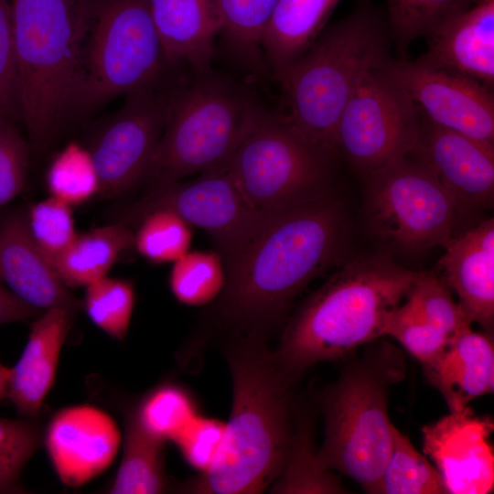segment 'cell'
Returning a JSON list of instances; mask_svg holds the SVG:
<instances>
[{"instance_id": "obj_5", "label": "cell", "mask_w": 494, "mask_h": 494, "mask_svg": "<svg viewBox=\"0 0 494 494\" xmlns=\"http://www.w3.org/2000/svg\"><path fill=\"white\" fill-rule=\"evenodd\" d=\"M96 1L8 0L21 120L38 150L49 145L74 110Z\"/></svg>"}, {"instance_id": "obj_4", "label": "cell", "mask_w": 494, "mask_h": 494, "mask_svg": "<svg viewBox=\"0 0 494 494\" xmlns=\"http://www.w3.org/2000/svg\"><path fill=\"white\" fill-rule=\"evenodd\" d=\"M391 38L386 16L370 0H360L287 70L279 81L287 107L283 117L304 140L337 154L341 113L366 74L390 56Z\"/></svg>"}, {"instance_id": "obj_24", "label": "cell", "mask_w": 494, "mask_h": 494, "mask_svg": "<svg viewBox=\"0 0 494 494\" xmlns=\"http://www.w3.org/2000/svg\"><path fill=\"white\" fill-rule=\"evenodd\" d=\"M339 0H278L261 48L267 70L280 81L322 32Z\"/></svg>"}, {"instance_id": "obj_31", "label": "cell", "mask_w": 494, "mask_h": 494, "mask_svg": "<svg viewBox=\"0 0 494 494\" xmlns=\"http://www.w3.org/2000/svg\"><path fill=\"white\" fill-rule=\"evenodd\" d=\"M443 493L447 492L438 469L393 425L392 448L382 472L380 494Z\"/></svg>"}, {"instance_id": "obj_6", "label": "cell", "mask_w": 494, "mask_h": 494, "mask_svg": "<svg viewBox=\"0 0 494 494\" xmlns=\"http://www.w3.org/2000/svg\"><path fill=\"white\" fill-rule=\"evenodd\" d=\"M405 373L403 353L382 342L349 360L321 396L325 436L318 459L368 493L381 492L394 425L388 414L389 391Z\"/></svg>"}, {"instance_id": "obj_12", "label": "cell", "mask_w": 494, "mask_h": 494, "mask_svg": "<svg viewBox=\"0 0 494 494\" xmlns=\"http://www.w3.org/2000/svg\"><path fill=\"white\" fill-rule=\"evenodd\" d=\"M421 125L422 113L412 99L373 70L361 80L341 113L335 149L365 177L410 155Z\"/></svg>"}, {"instance_id": "obj_9", "label": "cell", "mask_w": 494, "mask_h": 494, "mask_svg": "<svg viewBox=\"0 0 494 494\" xmlns=\"http://www.w3.org/2000/svg\"><path fill=\"white\" fill-rule=\"evenodd\" d=\"M338 156L310 145L269 113L242 139L227 170L246 200L271 214L328 190Z\"/></svg>"}, {"instance_id": "obj_29", "label": "cell", "mask_w": 494, "mask_h": 494, "mask_svg": "<svg viewBox=\"0 0 494 494\" xmlns=\"http://www.w3.org/2000/svg\"><path fill=\"white\" fill-rule=\"evenodd\" d=\"M274 493H344L340 481L320 463L313 444L311 421L295 418L294 436L283 472L273 484Z\"/></svg>"}, {"instance_id": "obj_26", "label": "cell", "mask_w": 494, "mask_h": 494, "mask_svg": "<svg viewBox=\"0 0 494 494\" xmlns=\"http://www.w3.org/2000/svg\"><path fill=\"white\" fill-rule=\"evenodd\" d=\"M165 443L145 432L131 410L125 417L123 456L109 492L156 494L166 489Z\"/></svg>"}, {"instance_id": "obj_19", "label": "cell", "mask_w": 494, "mask_h": 494, "mask_svg": "<svg viewBox=\"0 0 494 494\" xmlns=\"http://www.w3.org/2000/svg\"><path fill=\"white\" fill-rule=\"evenodd\" d=\"M438 261L441 279L471 323L490 333L494 322V220L450 238Z\"/></svg>"}, {"instance_id": "obj_22", "label": "cell", "mask_w": 494, "mask_h": 494, "mask_svg": "<svg viewBox=\"0 0 494 494\" xmlns=\"http://www.w3.org/2000/svg\"><path fill=\"white\" fill-rule=\"evenodd\" d=\"M423 368L450 412L462 411L475 398L493 393L494 345L490 333L466 327Z\"/></svg>"}, {"instance_id": "obj_16", "label": "cell", "mask_w": 494, "mask_h": 494, "mask_svg": "<svg viewBox=\"0 0 494 494\" xmlns=\"http://www.w3.org/2000/svg\"><path fill=\"white\" fill-rule=\"evenodd\" d=\"M493 423L469 406L423 428L424 451L435 461L447 493L485 494L493 489Z\"/></svg>"}, {"instance_id": "obj_43", "label": "cell", "mask_w": 494, "mask_h": 494, "mask_svg": "<svg viewBox=\"0 0 494 494\" xmlns=\"http://www.w3.org/2000/svg\"><path fill=\"white\" fill-rule=\"evenodd\" d=\"M42 312L24 303L0 282V325L27 321Z\"/></svg>"}, {"instance_id": "obj_38", "label": "cell", "mask_w": 494, "mask_h": 494, "mask_svg": "<svg viewBox=\"0 0 494 494\" xmlns=\"http://www.w3.org/2000/svg\"><path fill=\"white\" fill-rule=\"evenodd\" d=\"M383 336L395 339L422 365L435 359L448 343V339L429 324L408 296L389 313Z\"/></svg>"}, {"instance_id": "obj_20", "label": "cell", "mask_w": 494, "mask_h": 494, "mask_svg": "<svg viewBox=\"0 0 494 494\" xmlns=\"http://www.w3.org/2000/svg\"><path fill=\"white\" fill-rule=\"evenodd\" d=\"M428 38L426 53L416 60L493 88L494 0H479Z\"/></svg>"}, {"instance_id": "obj_39", "label": "cell", "mask_w": 494, "mask_h": 494, "mask_svg": "<svg viewBox=\"0 0 494 494\" xmlns=\"http://www.w3.org/2000/svg\"><path fill=\"white\" fill-rule=\"evenodd\" d=\"M27 220L34 242L51 264L77 235L71 206L53 197L31 205Z\"/></svg>"}, {"instance_id": "obj_2", "label": "cell", "mask_w": 494, "mask_h": 494, "mask_svg": "<svg viewBox=\"0 0 494 494\" xmlns=\"http://www.w3.org/2000/svg\"><path fill=\"white\" fill-rule=\"evenodd\" d=\"M223 352L232 381V405L215 464L183 484L201 494L263 492L285 466L295 430L293 388L266 339L232 336Z\"/></svg>"}, {"instance_id": "obj_44", "label": "cell", "mask_w": 494, "mask_h": 494, "mask_svg": "<svg viewBox=\"0 0 494 494\" xmlns=\"http://www.w3.org/2000/svg\"><path fill=\"white\" fill-rule=\"evenodd\" d=\"M11 377V368H7L0 361V401L7 397Z\"/></svg>"}, {"instance_id": "obj_10", "label": "cell", "mask_w": 494, "mask_h": 494, "mask_svg": "<svg viewBox=\"0 0 494 494\" xmlns=\"http://www.w3.org/2000/svg\"><path fill=\"white\" fill-rule=\"evenodd\" d=\"M371 232L394 250L421 252L451 238L456 203L435 174L412 154L364 177Z\"/></svg>"}, {"instance_id": "obj_27", "label": "cell", "mask_w": 494, "mask_h": 494, "mask_svg": "<svg viewBox=\"0 0 494 494\" xmlns=\"http://www.w3.org/2000/svg\"><path fill=\"white\" fill-rule=\"evenodd\" d=\"M278 0H218L220 33L232 56L253 72L267 70L261 41Z\"/></svg>"}, {"instance_id": "obj_35", "label": "cell", "mask_w": 494, "mask_h": 494, "mask_svg": "<svg viewBox=\"0 0 494 494\" xmlns=\"http://www.w3.org/2000/svg\"><path fill=\"white\" fill-rule=\"evenodd\" d=\"M134 232V249L153 263H174L191 244V226L176 213L157 209L145 215Z\"/></svg>"}, {"instance_id": "obj_28", "label": "cell", "mask_w": 494, "mask_h": 494, "mask_svg": "<svg viewBox=\"0 0 494 494\" xmlns=\"http://www.w3.org/2000/svg\"><path fill=\"white\" fill-rule=\"evenodd\" d=\"M194 395L181 384L164 381L150 389L131 410L140 427L166 443L180 435L199 414Z\"/></svg>"}, {"instance_id": "obj_33", "label": "cell", "mask_w": 494, "mask_h": 494, "mask_svg": "<svg viewBox=\"0 0 494 494\" xmlns=\"http://www.w3.org/2000/svg\"><path fill=\"white\" fill-rule=\"evenodd\" d=\"M46 184L50 197L71 207L98 195L100 180L88 148L77 142L65 145L51 160Z\"/></svg>"}, {"instance_id": "obj_17", "label": "cell", "mask_w": 494, "mask_h": 494, "mask_svg": "<svg viewBox=\"0 0 494 494\" xmlns=\"http://www.w3.org/2000/svg\"><path fill=\"white\" fill-rule=\"evenodd\" d=\"M411 154L435 174L456 209L492 204L494 145L442 127L422 114L420 134Z\"/></svg>"}, {"instance_id": "obj_18", "label": "cell", "mask_w": 494, "mask_h": 494, "mask_svg": "<svg viewBox=\"0 0 494 494\" xmlns=\"http://www.w3.org/2000/svg\"><path fill=\"white\" fill-rule=\"evenodd\" d=\"M0 282L32 307L64 308L74 316L81 309L51 263L34 242L27 210L0 211Z\"/></svg>"}, {"instance_id": "obj_30", "label": "cell", "mask_w": 494, "mask_h": 494, "mask_svg": "<svg viewBox=\"0 0 494 494\" xmlns=\"http://www.w3.org/2000/svg\"><path fill=\"white\" fill-rule=\"evenodd\" d=\"M392 38L403 51L416 38L429 37L479 0H385Z\"/></svg>"}, {"instance_id": "obj_42", "label": "cell", "mask_w": 494, "mask_h": 494, "mask_svg": "<svg viewBox=\"0 0 494 494\" xmlns=\"http://www.w3.org/2000/svg\"><path fill=\"white\" fill-rule=\"evenodd\" d=\"M0 117L21 119L20 90L11 11L0 0Z\"/></svg>"}, {"instance_id": "obj_11", "label": "cell", "mask_w": 494, "mask_h": 494, "mask_svg": "<svg viewBox=\"0 0 494 494\" xmlns=\"http://www.w3.org/2000/svg\"><path fill=\"white\" fill-rule=\"evenodd\" d=\"M157 209L172 211L190 226L207 231L218 245L225 267L242 253L268 215L246 200L223 168L191 181L149 185L143 198L118 212L114 222L132 229L145 215Z\"/></svg>"}, {"instance_id": "obj_3", "label": "cell", "mask_w": 494, "mask_h": 494, "mask_svg": "<svg viewBox=\"0 0 494 494\" xmlns=\"http://www.w3.org/2000/svg\"><path fill=\"white\" fill-rule=\"evenodd\" d=\"M416 274L387 253L346 263L285 325L272 351L279 370L296 382L310 367L343 360L383 337L389 313L405 300Z\"/></svg>"}, {"instance_id": "obj_15", "label": "cell", "mask_w": 494, "mask_h": 494, "mask_svg": "<svg viewBox=\"0 0 494 494\" xmlns=\"http://www.w3.org/2000/svg\"><path fill=\"white\" fill-rule=\"evenodd\" d=\"M43 437L57 476L71 488L85 485L104 472L115 459L122 443L113 417L89 404L58 411Z\"/></svg>"}, {"instance_id": "obj_14", "label": "cell", "mask_w": 494, "mask_h": 494, "mask_svg": "<svg viewBox=\"0 0 494 494\" xmlns=\"http://www.w3.org/2000/svg\"><path fill=\"white\" fill-rule=\"evenodd\" d=\"M374 70L403 90L430 122L494 145L492 89L454 71L391 56Z\"/></svg>"}, {"instance_id": "obj_36", "label": "cell", "mask_w": 494, "mask_h": 494, "mask_svg": "<svg viewBox=\"0 0 494 494\" xmlns=\"http://www.w3.org/2000/svg\"><path fill=\"white\" fill-rule=\"evenodd\" d=\"M407 296L448 342L460 330L472 324L454 299L452 290L434 273L417 272Z\"/></svg>"}, {"instance_id": "obj_13", "label": "cell", "mask_w": 494, "mask_h": 494, "mask_svg": "<svg viewBox=\"0 0 494 494\" xmlns=\"http://www.w3.org/2000/svg\"><path fill=\"white\" fill-rule=\"evenodd\" d=\"M168 95L144 89L126 95L116 113L93 132L89 145L100 196L121 197L144 184L163 133Z\"/></svg>"}, {"instance_id": "obj_8", "label": "cell", "mask_w": 494, "mask_h": 494, "mask_svg": "<svg viewBox=\"0 0 494 494\" xmlns=\"http://www.w3.org/2000/svg\"><path fill=\"white\" fill-rule=\"evenodd\" d=\"M170 65L145 0H97L74 110L155 88Z\"/></svg>"}, {"instance_id": "obj_37", "label": "cell", "mask_w": 494, "mask_h": 494, "mask_svg": "<svg viewBox=\"0 0 494 494\" xmlns=\"http://www.w3.org/2000/svg\"><path fill=\"white\" fill-rule=\"evenodd\" d=\"M43 438L35 418L0 417V492L18 491L21 471Z\"/></svg>"}, {"instance_id": "obj_32", "label": "cell", "mask_w": 494, "mask_h": 494, "mask_svg": "<svg viewBox=\"0 0 494 494\" xmlns=\"http://www.w3.org/2000/svg\"><path fill=\"white\" fill-rule=\"evenodd\" d=\"M220 253L213 251L188 252L173 263L168 285L175 298L189 306H205L217 298L226 282Z\"/></svg>"}, {"instance_id": "obj_41", "label": "cell", "mask_w": 494, "mask_h": 494, "mask_svg": "<svg viewBox=\"0 0 494 494\" xmlns=\"http://www.w3.org/2000/svg\"><path fill=\"white\" fill-rule=\"evenodd\" d=\"M226 424L198 414L174 440L185 461L199 474L217 461L224 443Z\"/></svg>"}, {"instance_id": "obj_25", "label": "cell", "mask_w": 494, "mask_h": 494, "mask_svg": "<svg viewBox=\"0 0 494 494\" xmlns=\"http://www.w3.org/2000/svg\"><path fill=\"white\" fill-rule=\"evenodd\" d=\"M134 248V232L123 223L113 222L77 233L52 265L70 287H86L107 276L120 257Z\"/></svg>"}, {"instance_id": "obj_1", "label": "cell", "mask_w": 494, "mask_h": 494, "mask_svg": "<svg viewBox=\"0 0 494 494\" xmlns=\"http://www.w3.org/2000/svg\"><path fill=\"white\" fill-rule=\"evenodd\" d=\"M348 220L343 204L329 191L268 214L225 267L217 312L232 336L266 339L299 293L341 259Z\"/></svg>"}, {"instance_id": "obj_21", "label": "cell", "mask_w": 494, "mask_h": 494, "mask_svg": "<svg viewBox=\"0 0 494 494\" xmlns=\"http://www.w3.org/2000/svg\"><path fill=\"white\" fill-rule=\"evenodd\" d=\"M75 316L64 308H50L33 322L28 339L11 368L7 397L19 414L36 418L53 387L59 354Z\"/></svg>"}, {"instance_id": "obj_23", "label": "cell", "mask_w": 494, "mask_h": 494, "mask_svg": "<svg viewBox=\"0 0 494 494\" xmlns=\"http://www.w3.org/2000/svg\"><path fill=\"white\" fill-rule=\"evenodd\" d=\"M168 63L210 70L220 33L218 0H145Z\"/></svg>"}, {"instance_id": "obj_40", "label": "cell", "mask_w": 494, "mask_h": 494, "mask_svg": "<svg viewBox=\"0 0 494 494\" xmlns=\"http://www.w3.org/2000/svg\"><path fill=\"white\" fill-rule=\"evenodd\" d=\"M29 154L15 121L0 117V211L24 189Z\"/></svg>"}, {"instance_id": "obj_7", "label": "cell", "mask_w": 494, "mask_h": 494, "mask_svg": "<svg viewBox=\"0 0 494 494\" xmlns=\"http://www.w3.org/2000/svg\"><path fill=\"white\" fill-rule=\"evenodd\" d=\"M168 95L165 127L144 183L182 180L226 168L248 133L268 113L245 86L210 70Z\"/></svg>"}, {"instance_id": "obj_34", "label": "cell", "mask_w": 494, "mask_h": 494, "mask_svg": "<svg viewBox=\"0 0 494 494\" xmlns=\"http://www.w3.org/2000/svg\"><path fill=\"white\" fill-rule=\"evenodd\" d=\"M85 288L81 308L90 320L112 338L124 341L135 304L134 284L105 276Z\"/></svg>"}]
</instances>
